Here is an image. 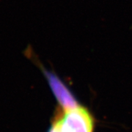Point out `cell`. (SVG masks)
<instances>
[{
	"label": "cell",
	"mask_w": 132,
	"mask_h": 132,
	"mask_svg": "<svg viewBox=\"0 0 132 132\" xmlns=\"http://www.w3.org/2000/svg\"><path fill=\"white\" fill-rule=\"evenodd\" d=\"M95 119L81 105L72 109L58 106L47 132H94Z\"/></svg>",
	"instance_id": "obj_1"
},
{
	"label": "cell",
	"mask_w": 132,
	"mask_h": 132,
	"mask_svg": "<svg viewBox=\"0 0 132 132\" xmlns=\"http://www.w3.org/2000/svg\"><path fill=\"white\" fill-rule=\"evenodd\" d=\"M24 55L30 60L35 65L38 66V68L42 72L44 78L47 81L52 93L58 101L60 107L72 109L80 105L72 91L59 77V76L54 71L48 70L43 65L30 45L27 46L24 51Z\"/></svg>",
	"instance_id": "obj_2"
}]
</instances>
